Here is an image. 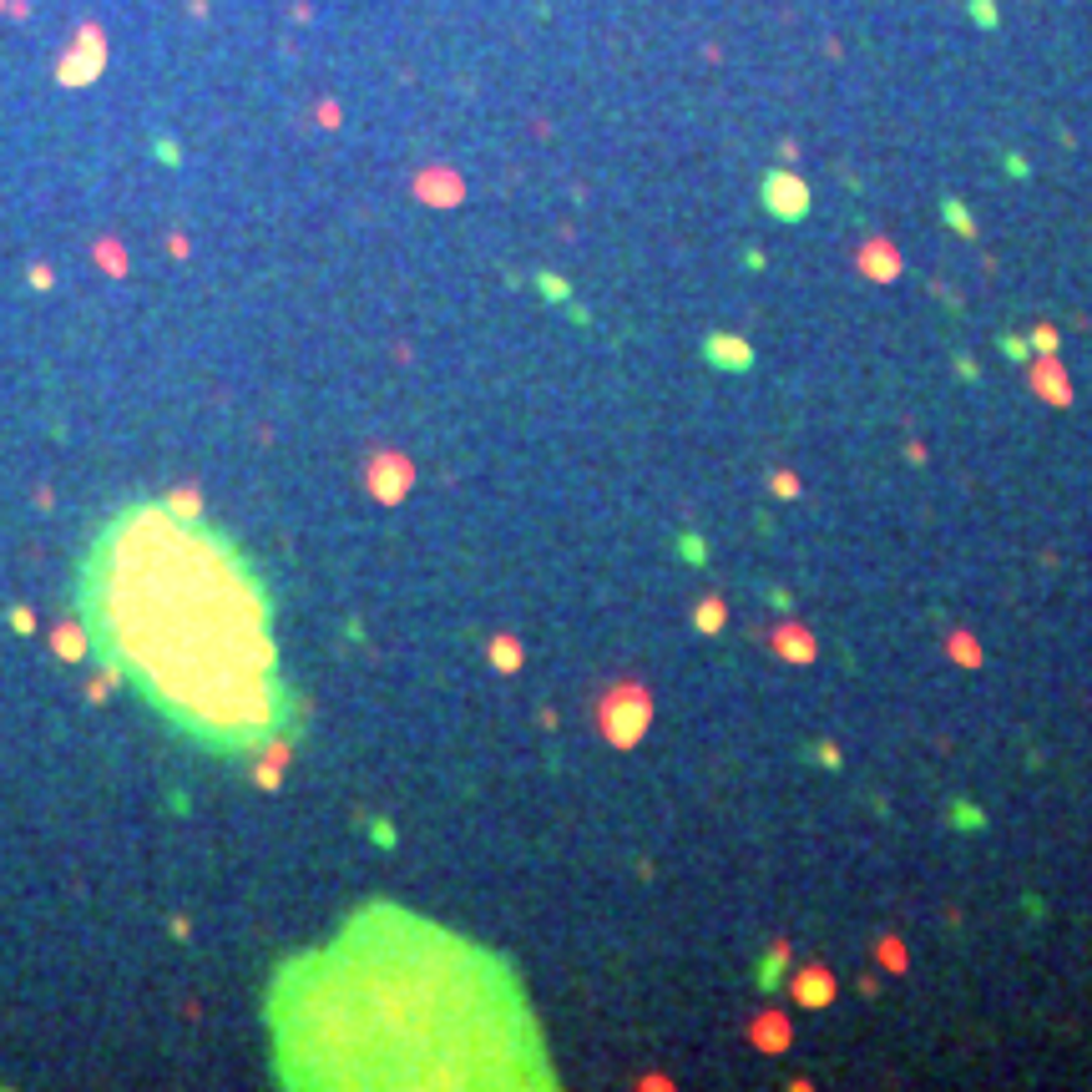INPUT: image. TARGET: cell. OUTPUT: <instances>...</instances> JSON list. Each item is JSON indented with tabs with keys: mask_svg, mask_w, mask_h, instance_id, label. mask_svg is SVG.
Returning <instances> with one entry per match:
<instances>
[{
	"mask_svg": "<svg viewBox=\"0 0 1092 1092\" xmlns=\"http://www.w3.org/2000/svg\"><path fill=\"white\" fill-rule=\"evenodd\" d=\"M102 622L127 668L198 734L268 723V643L258 597L208 541L137 516L102 557Z\"/></svg>",
	"mask_w": 1092,
	"mask_h": 1092,
	"instance_id": "cell-1",
	"label": "cell"
}]
</instances>
